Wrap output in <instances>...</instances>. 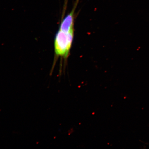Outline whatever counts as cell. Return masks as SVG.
<instances>
[{"mask_svg":"<svg viewBox=\"0 0 149 149\" xmlns=\"http://www.w3.org/2000/svg\"><path fill=\"white\" fill-rule=\"evenodd\" d=\"M74 36V31L65 32L59 30L56 35L54 41L56 55L67 58L71 48Z\"/></svg>","mask_w":149,"mask_h":149,"instance_id":"obj_1","label":"cell"}]
</instances>
